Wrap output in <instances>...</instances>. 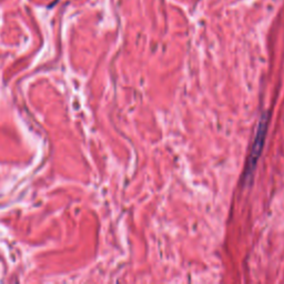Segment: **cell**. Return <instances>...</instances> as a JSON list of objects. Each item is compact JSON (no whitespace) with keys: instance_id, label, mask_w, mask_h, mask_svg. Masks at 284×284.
<instances>
[{"instance_id":"cell-1","label":"cell","mask_w":284,"mask_h":284,"mask_svg":"<svg viewBox=\"0 0 284 284\" xmlns=\"http://www.w3.org/2000/svg\"><path fill=\"white\" fill-rule=\"evenodd\" d=\"M268 119H269V117L266 115H263L262 118H261V121L258 127V131H257V134H255L254 142H253V146L251 149V153H250V157L247 162L246 173H244V180L251 179V175L253 174L255 166H257V162L261 156V151H262V149H263L264 141H265V137H266Z\"/></svg>"}]
</instances>
